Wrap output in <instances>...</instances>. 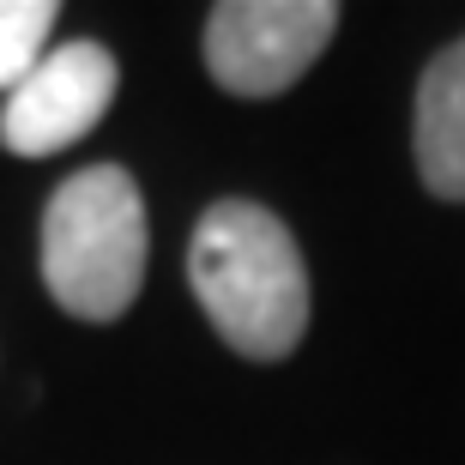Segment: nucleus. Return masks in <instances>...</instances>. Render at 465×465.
<instances>
[{"label":"nucleus","instance_id":"f257e3e1","mask_svg":"<svg viewBox=\"0 0 465 465\" xmlns=\"http://www.w3.org/2000/svg\"><path fill=\"white\" fill-rule=\"evenodd\" d=\"M188 284L206 321L248 362L291 357L309 332V266L284 218L254 200H218L193 224Z\"/></svg>","mask_w":465,"mask_h":465},{"label":"nucleus","instance_id":"39448f33","mask_svg":"<svg viewBox=\"0 0 465 465\" xmlns=\"http://www.w3.org/2000/svg\"><path fill=\"white\" fill-rule=\"evenodd\" d=\"M411 152L435 200H465V36H453L417 79Z\"/></svg>","mask_w":465,"mask_h":465},{"label":"nucleus","instance_id":"423d86ee","mask_svg":"<svg viewBox=\"0 0 465 465\" xmlns=\"http://www.w3.org/2000/svg\"><path fill=\"white\" fill-rule=\"evenodd\" d=\"M54 25H61L54 0H0V91L25 85L49 61Z\"/></svg>","mask_w":465,"mask_h":465},{"label":"nucleus","instance_id":"f03ea898","mask_svg":"<svg viewBox=\"0 0 465 465\" xmlns=\"http://www.w3.org/2000/svg\"><path fill=\"white\" fill-rule=\"evenodd\" d=\"M152 260L145 200L121 163L73 170L43 206V284L73 321H121Z\"/></svg>","mask_w":465,"mask_h":465},{"label":"nucleus","instance_id":"20e7f679","mask_svg":"<svg viewBox=\"0 0 465 465\" xmlns=\"http://www.w3.org/2000/svg\"><path fill=\"white\" fill-rule=\"evenodd\" d=\"M115 104V54L91 36L54 43L49 61L6 91L0 104V145L13 157H54L79 145Z\"/></svg>","mask_w":465,"mask_h":465},{"label":"nucleus","instance_id":"7ed1b4c3","mask_svg":"<svg viewBox=\"0 0 465 465\" xmlns=\"http://www.w3.org/2000/svg\"><path fill=\"white\" fill-rule=\"evenodd\" d=\"M332 0H218L206 13V67L230 97H278L327 54Z\"/></svg>","mask_w":465,"mask_h":465}]
</instances>
